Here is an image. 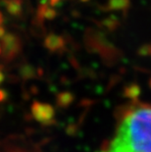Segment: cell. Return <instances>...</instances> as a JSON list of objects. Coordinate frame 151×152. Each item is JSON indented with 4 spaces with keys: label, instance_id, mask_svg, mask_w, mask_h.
<instances>
[{
    "label": "cell",
    "instance_id": "4",
    "mask_svg": "<svg viewBox=\"0 0 151 152\" xmlns=\"http://www.w3.org/2000/svg\"><path fill=\"white\" fill-rule=\"evenodd\" d=\"M31 112L34 118L42 124H48L54 115L51 106L37 101H34L31 105Z\"/></svg>",
    "mask_w": 151,
    "mask_h": 152
},
{
    "label": "cell",
    "instance_id": "9",
    "mask_svg": "<svg viewBox=\"0 0 151 152\" xmlns=\"http://www.w3.org/2000/svg\"><path fill=\"white\" fill-rule=\"evenodd\" d=\"M7 92L5 91V90H2V89H0V102H2V101H5L6 98H7Z\"/></svg>",
    "mask_w": 151,
    "mask_h": 152
},
{
    "label": "cell",
    "instance_id": "5",
    "mask_svg": "<svg viewBox=\"0 0 151 152\" xmlns=\"http://www.w3.org/2000/svg\"><path fill=\"white\" fill-rule=\"evenodd\" d=\"M65 41L61 37L57 34H51L44 39V46L50 51H58L64 47Z\"/></svg>",
    "mask_w": 151,
    "mask_h": 152
},
{
    "label": "cell",
    "instance_id": "10",
    "mask_svg": "<svg viewBox=\"0 0 151 152\" xmlns=\"http://www.w3.org/2000/svg\"><path fill=\"white\" fill-rule=\"evenodd\" d=\"M4 80H5V76H4V73H3V69H2V67L0 66V85L4 82Z\"/></svg>",
    "mask_w": 151,
    "mask_h": 152
},
{
    "label": "cell",
    "instance_id": "1",
    "mask_svg": "<svg viewBox=\"0 0 151 152\" xmlns=\"http://www.w3.org/2000/svg\"><path fill=\"white\" fill-rule=\"evenodd\" d=\"M98 152H151V103L122 108L113 137Z\"/></svg>",
    "mask_w": 151,
    "mask_h": 152
},
{
    "label": "cell",
    "instance_id": "3",
    "mask_svg": "<svg viewBox=\"0 0 151 152\" xmlns=\"http://www.w3.org/2000/svg\"><path fill=\"white\" fill-rule=\"evenodd\" d=\"M0 152H40L21 137H10L0 143Z\"/></svg>",
    "mask_w": 151,
    "mask_h": 152
},
{
    "label": "cell",
    "instance_id": "11",
    "mask_svg": "<svg viewBox=\"0 0 151 152\" xmlns=\"http://www.w3.org/2000/svg\"><path fill=\"white\" fill-rule=\"evenodd\" d=\"M5 28L2 27V26H0V38H3L5 35Z\"/></svg>",
    "mask_w": 151,
    "mask_h": 152
},
{
    "label": "cell",
    "instance_id": "15",
    "mask_svg": "<svg viewBox=\"0 0 151 152\" xmlns=\"http://www.w3.org/2000/svg\"><path fill=\"white\" fill-rule=\"evenodd\" d=\"M0 56H1V45H0Z\"/></svg>",
    "mask_w": 151,
    "mask_h": 152
},
{
    "label": "cell",
    "instance_id": "14",
    "mask_svg": "<svg viewBox=\"0 0 151 152\" xmlns=\"http://www.w3.org/2000/svg\"><path fill=\"white\" fill-rule=\"evenodd\" d=\"M82 2H88V1H89V0H81Z\"/></svg>",
    "mask_w": 151,
    "mask_h": 152
},
{
    "label": "cell",
    "instance_id": "6",
    "mask_svg": "<svg viewBox=\"0 0 151 152\" xmlns=\"http://www.w3.org/2000/svg\"><path fill=\"white\" fill-rule=\"evenodd\" d=\"M130 0H108V3L103 8L104 11H123L126 13L130 8Z\"/></svg>",
    "mask_w": 151,
    "mask_h": 152
},
{
    "label": "cell",
    "instance_id": "2",
    "mask_svg": "<svg viewBox=\"0 0 151 152\" xmlns=\"http://www.w3.org/2000/svg\"><path fill=\"white\" fill-rule=\"evenodd\" d=\"M22 41L17 35L7 34L1 40V56L5 62H11L20 54Z\"/></svg>",
    "mask_w": 151,
    "mask_h": 152
},
{
    "label": "cell",
    "instance_id": "7",
    "mask_svg": "<svg viewBox=\"0 0 151 152\" xmlns=\"http://www.w3.org/2000/svg\"><path fill=\"white\" fill-rule=\"evenodd\" d=\"M6 10L13 16H19L23 11V3L22 0H4L3 1Z\"/></svg>",
    "mask_w": 151,
    "mask_h": 152
},
{
    "label": "cell",
    "instance_id": "8",
    "mask_svg": "<svg viewBox=\"0 0 151 152\" xmlns=\"http://www.w3.org/2000/svg\"><path fill=\"white\" fill-rule=\"evenodd\" d=\"M20 76L22 79L28 80L34 77V69L30 65H24L20 69Z\"/></svg>",
    "mask_w": 151,
    "mask_h": 152
},
{
    "label": "cell",
    "instance_id": "12",
    "mask_svg": "<svg viewBox=\"0 0 151 152\" xmlns=\"http://www.w3.org/2000/svg\"><path fill=\"white\" fill-rule=\"evenodd\" d=\"M60 0H49V3H50V6H55L57 3H59Z\"/></svg>",
    "mask_w": 151,
    "mask_h": 152
},
{
    "label": "cell",
    "instance_id": "13",
    "mask_svg": "<svg viewBox=\"0 0 151 152\" xmlns=\"http://www.w3.org/2000/svg\"><path fill=\"white\" fill-rule=\"evenodd\" d=\"M2 23H3V16L1 14V12H0V26L2 25Z\"/></svg>",
    "mask_w": 151,
    "mask_h": 152
}]
</instances>
